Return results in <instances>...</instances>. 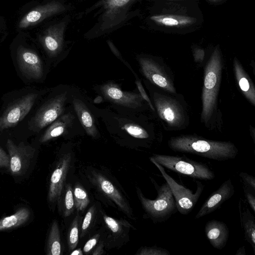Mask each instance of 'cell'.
Segmentation results:
<instances>
[{"label": "cell", "mask_w": 255, "mask_h": 255, "mask_svg": "<svg viewBox=\"0 0 255 255\" xmlns=\"http://www.w3.org/2000/svg\"><path fill=\"white\" fill-rule=\"evenodd\" d=\"M168 146L175 152L196 154L219 161L233 159L238 152L236 146L231 142L207 140L193 135L172 137Z\"/></svg>", "instance_id": "6da1fadb"}, {"label": "cell", "mask_w": 255, "mask_h": 255, "mask_svg": "<svg viewBox=\"0 0 255 255\" xmlns=\"http://www.w3.org/2000/svg\"><path fill=\"white\" fill-rule=\"evenodd\" d=\"M151 180L157 191L156 199L146 198L138 188L137 194L146 216L154 223H161L167 221L178 210L169 184L166 182L159 186L153 179Z\"/></svg>", "instance_id": "7a4b0ae2"}, {"label": "cell", "mask_w": 255, "mask_h": 255, "mask_svg": "<svg viewBox=\"0 0 255 255\" xmlns=\"http://www.w3.org/2000/svg\"><path fill=\"white\" fill-rule=\"evenodd\" d=\"M150 158L169 170L195 179L211 180L216 175L206 164L187 156L154 154Z\"/></svg>", "instance_id": "3957f363"}, {"label": "cell", "mask_w": 255, "mask_h": 255, "mask_svg": "<svg viewBox=\"0 0 255 255\" xmlns=\"http://www.w3.org/2000/svg\"><path fill=\"white\" fill-rule=\"evenodd\" d=\"M221 61L218 49L214 50L207 64L203 91L202 118L205 123L210 120L215 108L220 82Z\"/></svg>", "instance_id": "277c9868"}, {"label": "cell", "mask_w": 255, "mask_h": 255, "mask_svg": "<svg viewBox=\"0 0 255 255\" xmlns=\"http://www.w3.org/2000/svg\"><path fill=\"white\" fill-rule=\"evenodd\" d=\"M150 161L158 168L166 182L169 184L174 198L178 212L183 215L189 214L193 209L203 192L204 185L199 180H195L196 189L194 193L177 183L167 173L164 168L149 158Z\"/></svg>", "instance_id": "5b68a950"}, {"label": "cell", "mask_w": 255, "mask_h": 255, "mask_svg": "<svg viewBox=\"0 0 255 255\" xmlns=\"http://www.w3.org/2000/svg\"><path fill=\"white\" fill-rule=\"evenodd\" d=\"M64 92L46 102L37 111L32 120V129L38 131L51 124L62 114L67 100Z\"/></svg>", "instance_id": "8992f818"}, {"label": "cell", "mask_w": 255, "mask_h": 255, "mask_svg": "<svg viewBox=\"0 0 255 255\" xmlns=\"http://www.w3.org/2000/svg\"><path fill=\"white\" fill-rule=\"evenodd\" d=\"M37 94L30 93L17 100L0 117V130L15 126L32 108Z\"/></svg>", "instance_id": "52a82bcc"}, {"label": "cell", "mask_w": 255, "mask_h": 255, "mask_svg": "<svg viewBox=\"0 0 255 255\" xmlns=\"http://www.w3.org/2000/svg\"><path fill=\"white\" fill-rule=\"evenodd\" d=\"M6 148L9 157V169L14 175L24 174L29 167L34 156L35 149L21 142L15 144L11 139L6 141Z\"/></svg>", "instance_id": "ba28073f"}, {"label": "cell", "mask_w": 255, "mask_h": 255, "mask_svg": "<svg viewBox=\"0 0 255 255\" xmlns=\"http://www.w3.org/2000/svg\"><path fill=\"white\" fill-rule=\"evenodd\" d=\"M71 162V155L65 154L60 159L51 174L48 193V199L51 203H56L60 200Z\"/></svg>", "instance_id": "9c48e42d"}, {"label": "cell", "mask_w": 255, "mask_h": 255, "mask_svg": "<svg viewBox=\"0 0 255 255\" xmlns=\"http://www.w3.org/2000/svg\"><path fill=\"white\" fill-rule=\"evenodd\" d=\"M235 188L231 179L222 183L220 186L206 199L195 216V219L209 215L218 209L223 203L235 194Z\"/></svg>", "instance_id": "30bf717a"}, {"label": "cell", "mask_w": 255, "mask_h": 255, "mask_svg": "<svg viewBox=\"0 0 255 255\" xmlns=\"http://www.w3.org/2000/svg\"><path fill=\"white\" fill-rule=\"evenodd\" d=\"M17 61L19 69L27 78L39 79L42 77V61L39 56L32 50L19 47L17 51Z\"/></svg>", "instance_id": "8fae6325"}, {"label": "cell", "mask_w": 255, "mask_h": 255, "mask_svg": "<svg viewBox=\"0 0 255 255\" xmlns=\"http://www.w3.org/2000/svg\"><path fill=\"white\" fill-rule=\"evenodd\" d=\"M91 180L99 190L113 201L124 213L129 217L132 215L131 210L125 197L107 177L101 173L94 172Z\"/></svg>", "instance_id": "7c38bea8"}, {"label": "cell", "mask_w": 255, "mask_h": 255, "mask_svg": "<svg viewBox=\"0 0 255 255\" xmlns=\"http://www.w3.org/2000/svg\"><path fill=\"white\" fill-rule=\"evenodd\" d=\"M65 6L61 2L52 1L37 6L27 13L20 20L18 27L25 28L36 25L44 19L64 11Z\"/></svg>", "instance_id": "4fadbf2b"}, {"label": "cell", "mask_w": 255, "mask_h": 255, "mask_svg": "<svg viewBox=\"0 0 255 255\" xmlns=\"http://www.w3.org/2000/svg\"><path fill=\"white\" fill-rule=\"evenodd\" d=\"M101 91L107 99L117 104L132 109H135L141 106V95L123 91L117 85L113 83H108L102 85Z\"/></svg>", "instance_id": "5bb4252c"}, {"label": "cell", "mask_w": 255, "mask_h": 255, "mask_svg": "<svg viewBox=\"0 0 255 255\" xmlns=\"http://www.w3.org/2000/svg\"><path fill=\"white\" fill-rule=\"evenodd\" d=\"M65 26L64 22L50 26L41 36V43L50 56H55L61 50Z\"/></svg>", "instance_id": "9a60e30c"}, {"label": "cell", "mask_w": 255, "mask_h": 255, "mask_svg": "<svg viewBox=\"0 0 255 255\" xmlns=\"http://www.w3.org/2000/svg\"><path fill=\"white\" fill-rule=\"evenodd\" d=\"M205 233L214 248L222 250L226 246L229 237V229L224 222L215 219L208 221L205 226Z\"/></svg>", "instance_id": "2e32d148"}, {"label": "cell", "mask_w": 255, "mask_h": 255, "mask_svg": "<svg viewBox=\"0 0 255 255\" xmlns=\"http://www.w3.org/2000/svg\"><path fill=\"white\" fill-rule=\"evenodd\" d=\"M139 63L143 74L150 82L170 92H175L171 83L153 61L146 58H140Z\"/></svg>", "instance_id": "e0dca14e"}, {"label": "cell", "mask_w": 255, "mask_h": 255, "mask_svg": "<svg viewBox=\"0 0 255 255\" xmlns=\"http://www.w3.org/2000/svg\"><path fill=\"white\" fill-rule=\"evenodd\" d=\"M154 103L159 115L172 126L179 124L182 116L175 104L166 98L154 97Z\"/></svg>", "instance_id": "ac0fdd59"}, {"label": "cell", "mask_w": 255, "mask_h": 255, "mask_svg": "<svg viewBox=\"0 0 255 255\" xmlns=\"http://www.w3.org/2000/svg\"><path fill=\"white\" fill-rule=\"evenodd\" d=\"M74 110L78 119L87 133L96 137L98 131L96 127L94 117L86 105L79 99L75 98L73 101Z\"/></svg>", "instance_id": "d6986e66"}, {"label": "cell", "mask_w": 255, "mask_h": 255, "mask_svg": "<svg viewBox=\"0 0 255 255\" xmlns=\"http://www.w3.org/2000/svg\"><path fill=\"white\" fill-rule=\"evenodd\" d=\"M150 19L161 25L177 27L188 26L195 21L193 17L175 14L154 15L150 17Z\"/></svg>", "instance_id": "ffe728a7"}, {"label": "cell", "mask_w": 255, "mask_h": 255, "mask_svg": "<svg viewBox=\"0 0 255 255\" xmlns=\"http://www.w3.org/2000/svg\"><path fill=\"white\" fill-rule=\"evenodd\" d=\"M71 121L69 114L64 115L58 120H56L49 127L41 136L40 142H45L52 138L62 134Z\"/></svg>", "instance_id": "44dd1931"}, {"label": "cell", "mask_w": 255, "mask_h": 255, "mask_svg": "<svg viewBox=\"0 0 255 255\" xmlns=\"http://www.w3.org/2000/svg\"><path fill=\"white\" fill-rule=\"evenodd\" d=\"M240 215V221L245 240L251 245L255 253V217L248 208Z\"/></svg>", "instance_id": "7402d4cb"}, {"label": "cell", "mask_w": 255, "mask_h": 255, "mask_svg": "<svg viewBox=\"0 0 255 255\" xmlns=\"http://www.w3.org/2000/svg\"><path fill=\"white\" fill-rule=\"evenodd\" d=\"M30 214L29 209L23 207L18 209L13 214L0 219V231L22 225L28 220Z\"/></svg>", "instance_id": "603a6c76"}, {"label": "cell", "mask_w": 255, "mask_h": 255, "mask_svg": "<svg viewBox=\"0 0 255 255\" xmlns=\"http://www.w3.org/2000/svg\"><path fill=\"white\" fill-rule=\"evenodd\" d=\"M235 63V70L236 76L238 80L239 86L243 92L246 97L250 101L255 104V88L252 85L247 75L239 63L236 61Z\"/></svg>", "instance_id": "cb8c5ba5"}, {"label": "cell", "mask_w": 255, "mask_h": 255, "mask_svg": "<svg viewBox=\"0 0 255 255\" xmlns=\"http://www.w3.org/2000/svg\"><path fill=\"white\" fill-rule=\"evenodd\" d=\"M47 255H60L61 252L60 233L58 224L53 221L49 233L46 248Z\"/></svg>", "instance_id": "d4e9b609"}, {"label": "cell", "mask_w": 255, "mask_h": 255, "mask_svg": "<svg viewBox=\"0 0 255 255\" xmlns=\"http://www.w3.org/2000/svg\"><path fill=\"white\" fill-rule=\"evenodd\" d=\"M135 0H107L104 4L106 11L105 16L113 19L116 15L125 9Z\"/></svg>", "instance_id": "484cf974"}, {"label": "cell", "mask_w": 255, "mask_h": 255, "mask_svg": "<svg viewBox=\"0 0 255 255\" xmlns=\"http://www.w3.org/2000/svg\"><path fill=\"white\" fill-rule=\"evenodd\" d=\"M73 191L75 207L77 211H83L89 204L88 195L85 190L78 184L75 186Z\"/></svg>", "instance_id": "4316f807"}, {"label": "cell", "mask_w": 255, "mask_h": 255, "mask_svg": "<svg viewBox=\"0 0 255 255\" xmlns=\"http://www.w3.org/2000/svg\"><path fill=\"white\" fill-rule=\"evenodd\" d=\"M79 218L77 216L69 228L68 244L69 251H72L77 247L79 241Z\"/></svg>", "instance_id": "83f0119b"}, {"label": "cell", "mask_w": 255, "mask_h": 255, "mask_svg": "<svg viewBox=\"0 0 255 255\" xmlns=\"http://www.w3.org/2000/svg\"><path fill=\"white\" fill-rule=\"evenodd\" d=\"M75 207L73 191L70 185L66 188L64 200V215L65 217L69 216L73 213Z\"/></svg>", "instance_id": "f1b7e54d"}, {"label": "cell", "mask_w": 255, "mask_h": 255, "mask_svg": "<svg viewBox=\"0 0 255 255\" xmlns=\"http://www.w3.org/2000/svg\"><path fill=\"white\" fill-rule=\"evenodd\" d=\"M129 134L137 138H146L148 133L140 126L133 124H127L123 128Z\"/></svg>", "instance_id": "f546056e"}, {"label": "cell", "mask_w": 255, "mask_h": 255, "mask_svg": "<svg viewBox=\"0 0 255 255\" xmlns=\"http://www.w3.org/2000/svg\"><path fill=\"white\" fill-rule=\"evenodd\" d=\"M103 219L107 226L114 234H122L123 231V223L106 215L103 216Z\"/></svg>", "instance_id": "4dcf8cb0"}, {"label": "cell", "mask_w": 255, "mask_h": 255, "mask_svg": "<svg viewBox=\"0 0 255 255\" xmlns=\"http://www.w3.org/2000/svg\"><path fill=\"white\" fill-rule=\"evenodd\" d=\"M136 255H170L169 252L165 249L156 246L140 248Z\"/></svg>", "instance_id": "1f68e13d"}, {"label": "cell", "mask_w": 255, "mask_h": 255, "mask_svg": "<svg viewBox=\"0 0 255 255\" xmlns=\"http://www.w3.org/2000/svg\"><path fill=\"white\" fill-rule=\"evenodd\" d=\"M95 208L94 206L91 207L86 213L83 219L81 226V236H83L87 231L94 217Z\"/></svg>", "instance_id": "d6a6232c"}, {"label": "cell", "mask_w": 255, "mask_h": 255, "mask_svg": "<svg viewBox=\"0 0 255 255\" xmlns=\"http://www.w3.org/2000/svg\"><path fill=\"white\" fill-rule=\"evenodd\" d=\"M244 193L248 203L249 204L253 211L255 212V191L248 187L244 186Z\"/></svg>", "instance_id": "836d02e7"}, {"label": "cell", "mask_w": 255, "mask_h": 255, "mask_svg": "<svg viewBox=\"0 0 255 255\" xmlns=\"http://www.w3.org/2000/svg\"><path fill=\"white\" fill-rule=\"evenodd\" d=\"M240 177L243 180L245 186H248L255 191V178L246 172H241Z\"/></svg>", "instance_id": "e575fe53"}, {"label": "cell", "mask_w": 255, "mask_h": 255, "mask_svg": "<svg viewBox=\"0 0 255 255\" xmlns=\"http://www.w3.org/2000/svg\"><path fill=\"white\" fill-rule=\"evenodd\" d=\"M99 235H97L86 243L83 248V252L85 253H89L96 246L99 240Z\"/></svg>", "instance_id": "d590c367"}, {"label": "cell", "mask_w": 255, "mask_h": 255, "mask_svg": "<svg viewBox=\"0 0 255 255\" xmlns=\"http://www.w3.org/2000/svg\"><path fill=\"white\" fill-rule=\"evenodd\" d=\"M0 167L9 168V157L8 155L0 146Z\"/></svg>", "instance_id": "8d00e7d4"}, {"label": "cell", "mask_w": 255, "mask_h": 255, "mask_svg": "<svg viewBox=\"0 0 255 255\" xmlns=\"http://www.w3.org/2000/svg\"><path fill=\"white\" fill-rule=\"evenodd\" d=\"M135 83L136 84L137 88L140 93V95L141 96L142 98H143L144 100H145L148 103L151 108H152V109L153 110H154V108L153 107V106L150 102V101L149 98L148 97L146 93H145L140 82L139 80H136Z\"/></svg>", "instance_id": "74e56055"}, {"label": "cell", "mask_w": 255, "mask_h": 255, "mask_svg": "<svg viewBox=\"0 0 255 255\" xmlns=\"http://www.w3.org/2000/svg\"><path fill=\"white\" fill-rule=\"evenodd\" d=\"M108 45L109 47H110L112 51L113 52V53L119 59H120L121 60H122L124 62L125 61H124L122 59V57L119 52V51L117 50V49L116 48V47L114 46V45L110 41H109L108 42Z\"/></svg>", "instance_id": "f35d334b"}, {"label": "cell", "mask_w": 255, "mask_h": 255, "mask_svg": "<svg viewBox=\"0 0 255 255\" xmlns=\"http://www.w3.org/2000/svg\"><path fill=\"white\" fill-rule=\"evenodd\" d=\"M236 255H246V250L245 246L240 248L236 252Z\"/></svg>", "instance_id": "ab89813d"}, {"label": "cell", "mask_w": 255, "mask_h": 255, "mask_svg": "<svg viewBox=\"0 0 255 255\" xmlns=\"http://www.w3.org/2000/svg\"><path fill=\"white\" fill-rule=\"evenodd\" d=\"M102 246H99L92 253L93 255H101L103 254Z\"/></svg>", "instance_id": "60d3db41"}, {"label": "cell", "mask_w": 255, "mask_h": 255, "mask_svg": "<svg viewBox=\"0 0 255 255\" xmlns=\"http://www.w3.org/2000/svg\"><path fill=\"white\" fill-rule=\"evenodd\" d=\"M71 255H82L83 253L80 249L74 250L70 253Z\"/></svg>", "instance_id": "b9f144b4"}, {"label": "cell", "mask_w": 255, "mask_h": 255, "mask_svg": "<svg viewBox=\"0 0 255 255\" xmlns=\"http://www.w3.org/2000/svg\"><path fill=\"white\" fill-rule=\"evenodd\" d=\"M102 101V98H101V97H98L97 98L95 99L94 100V102L96 103H99L101 102Z\"/></svg>", "instance_id": "7bdbcfd3"}, {"label": "cell", "mask_w": 255, "mask_h": 255, "mask_svg": "<svg viewBox=\"0 0 255 255\" xmlns=\"http://www.w3.org/2000/svg\"><path fill=\"white\" fill-rule=\"evenodd\" d=\"M210 0V1H212V2H217L221 0Z\"/></svg>", "instance_id": "ee69618b"}]
</instances>
